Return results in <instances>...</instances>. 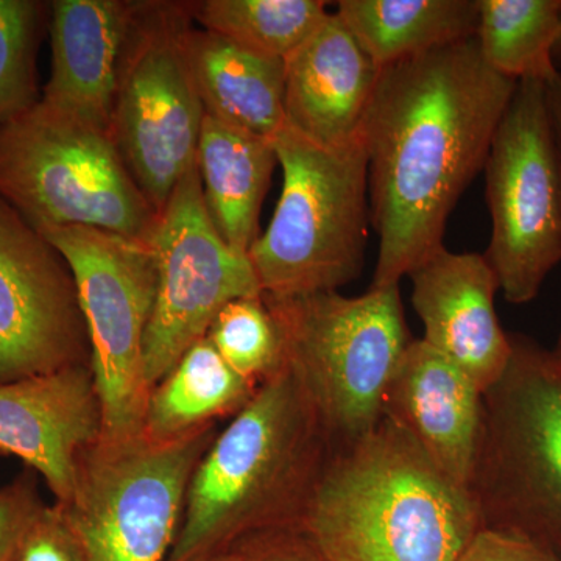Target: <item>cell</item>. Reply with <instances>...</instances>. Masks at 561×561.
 <instances>
[{"label": "cell", "mask_w": 561, "mask_h": 561, "mask_svg": "<svg viewBox=\"0 0 561 561\" xmlns=\"http://www.w3.org/2000/svg\"><path fill=\"white\" fill-rule=\"evenodd\" d=\"M516 87L486 66L474 38L381 69L360 130L379 238L371 287L400 286L443 245Z\"/></svg>", "instance_id": "1"}, {"label": "cell", "mask_w": 561, "mask_h": 561, "mask_svg": "<svg viewBox=\"0 0 561 561\" xmlns=\"http://www.w3.org/2000/svg\"><path fill=\"white\" fill-rule=\"evenodd\" d=\"M331 453L311 398L283 360L203 454L164 561H208L256 531L301 524Z\"/></svg>", "instance_id": "2"}, {"label": "cell", "mask_w": 561, "mask_h": 561, "mask_svg": "<svg viewBox=\"0 0 561 561\" xmlns=\"http://www.w3.org/2000/svg\"><path fill=\"white\" fill-rule=\"evenodd\" d=\"M301 526L330 561H459L482 529L471 491L387 416L332 449Z\"/></svg>", "instance_id": "3"}, {"label": "cell", "mask_w": 561, "mask_h": 561, "mask_svg": "<svg viewBox=\"0 0 561 561\" xmlns=\"http://www.w3.org/2000/svg\"><path fill=\"white\" fill-rule=\"evenodd\" d=\"M273 147L283 191L267 230L249 251L261 294L339 291L364 272L371 224L360 135L323 147L284 125Z\"/></svg>", "instance_id": "4"}, {"label": "cell", "mask_w": 561, "mask_h": 561, "mask_svg": "<svg viewBox=\"0 0 561 561\" xmlns=\"http://www.w3.org/2000/svg\"><path fill=\"white\" fill-rule=\"evenodd\" d=\"M482 397L470 482L482 529L516 535L561 561V365L523 335Z\"/></svg>", "instance_id": "5"}, {"label": "cell", "mask_w": 561, "mask_h": 561, "mask_svg": "<svg viewBox=\"0 0 561 561\" xmlns=\"http://www.w3.org/2000/svg\"><path fill=\"white\" fill-rule=\"evenodd\" d=\"M261 295L278 328L283 360L311 398L332 449L375 430L412 341L400 286L370 287L360 297Z\"/></svg>", "instance_id": "6"}, {"label": "cell", "mask_w": 561, "mask_h": 561, "mask_svg": "<svg viewBox=\"0 0 561 561\" xmlns=\"http://www.w3.org/2000/svg\"><path fill=\"white\" fill-rule=\"evenodd\" d=\"M0 197L39 232L91 227L150 242L160 219L113 136L41 99L0 124Z\"/></svg>", "instance_id": "7"}, {"label": "cell", "mask_w": 561, "mask_h": 561, "mask_svg": "<svg viewBox=\"0 0 561 561\" xmlns=\"http://www.w3.org/2000/svg\"><path fill=\"white\" fill-rule=\"evenodd\" d=\"M216 424L169 442L140 434L99 440L58 504L88 561H164L180 529L187 485Z\"/></svg>", "instance_id": "8"}, {"label": "cell", "mask_w": 561, "mask_h": 561, "mask_svg": "<svg viewBox=\"0 0 561 561\" xmlns=\"http://www.w3.org/2000/svg\"><path fill=\"white\" fill-rule=\"evenodd\" d=\"M194 2H133L111 136L128 172L161 213L197 161L205 110L181 49Z\"/></svg>", "instance_id": "9"}, {"label": "cell", "mask_w": 561, "mask_h": 561, "mask_svg": "<svg viewBox=\"0 0 561 561\" xmlns=\"http://www.w3.org/2000/svg\"><path fill=\"white\" fill-rule=\"evenodd\" d=\"M68 262L91 345L102 409V440L125 442L144 430L150 389L144 342L157 294L150 242L91 227L41 232Z\"/></svg>", "instance_id": "10"}, {"label": "cell", "mask_w": 561, "mask_h": 561, "mask_svg": "<svg viewBox=\"0 0 561 561\" xmlns=\"http://www.w3.org/2000/svg\"><path fill=\"white\" fill-rule=\"evenodd\" d=\"M483 172L491 216L483 256L505 300L526 305L561 262V162L548 83L519 81Z\"/></svg>", "instance_id": "11"}, {"label": "cell", "mask_w": 561, "mask_h": 561, "mask_svg": "<svg viewBox=\"0 0 561 561\" xmlns=\"http://www.w3.org/2000/svg\"><path fill=\"white\" fill-rule=\"evenodd\" d=\"M150 245L157 294L144 342V376L151 391L208 335L228 302L261 295V287L249 256L227 245L214 227L197 161L162 208Z\"/></svg>", "instance_id": "12"}, {"label": "cell", "mask_w": 561, "mask_h": 561, "mask_svg": "<svg viewBox=\"0 0 561 561\" xmlns=\"http://www.w3.org/2000/svg\"><path fill=\"white\" fill-rule=\"evenodd\" d=\"M79 365L91 345L68 262L0 197V382Z\"/></svg>", "instance_id": "13"}, {"label": "cell", "mask_w": 561, "mask_h": 561, "mask_svg": "<svg viewBox=\"0 0 561 561\" xmlns=\"http://www.w3.org/2000/svg\"><path fill=\"white\" fill-rule=\"evenodd\" d=\"M101 437L91 365L0 382V453L39 474L55 504L69 501L80 461Z\"/></svg>", "instance_id": "14"}, {"label": "cell", "mask_w": 561, "mask_h": 561, "mask_svg": "<svg viewBox=\"0 0 561 561\" xmlns=\"http://www.w3.org/2000/svg\"><path fill=\"white\" fill-rule=\"evenodd\" d=\"M408 278L423 341L459 365L479 389H490L511 360L512 339L494 309L500 283L489 261L483 254L454 253L442 245Z\"/></svg>", "instance_id": "15"}, {"label": "cell", "mask_w": 561, "mask_h": 561, "mask_svg": "<svg viewBox=\"0 0 561 561\" xmlns=\"http://www.w3.org/2000/svg\"><path fill=\"white\" fill-rule=\"evenodd\" d=\"M482 397L459 365L423 339H412L387 387L383 416L408 432L453 481L470 490Z\"/></svg>", "instance_id": "16"}, {"label": "cell", "mask_w": 561, "mask_h": 561, "mask_svg": "<svg viewBox=\"0 0 561 561\" xmlns=\"http://www.w3.org/2000/svg\"><path fill=\"white\" fill-rule=\"evenodd\" d=\"M379 76L337 14L328 13L284 60L287 127L319 146H345L360 135Z\"/></svg>", "instance_id": "17"}, {"label": "cell", "mask_w": 561, "mask_h": 561, "mask_svg": "<svg viewBox=\"0 0 561 561\" xmlns=\"http://www.w3.org/2000/svg\"><path fill=\"white\" fill-rule=\"evenodd\" d=\"M133 2H50V79L41 101L110 133Z\"/></svg>", "instance_id": "18"}, {"label": "cell", "mask_w": 561, "mask_h": 561, "mask_svg": "<svg viewBox=\"0 0 561 561\" xmlns=\"http://www.w3.org/2000/svg\"><path fill=\"white\" fill-rule=\"evenodd\" d=\"M181 49L206 116L271 140L283 130L284 60L192 25Z\"/></svg>", "instance_id": "19"}, {"label": "cell", "mask_w": 561, "mask_h": 561, "mask_svg": "<svg viewBox=\"0 0 561 561\" xmlns=\"http://www.w3.org/2000/svg\"><path fill=\"white\" fill-rule=\"evenodd\" d=\"M197 164L214 227L232 250L249 256L260 238V214L278 164L273 140L205 116Z\"/></svg>", "instance_id": "20"}, {"label": "cell", "mask_w": 561, "mask_h": 561, "mask_svg": "<svg viewBox=\"0 0 561 561\" xmlns=\"http://www.w3.org/2000/svg\"><path fill=\"white\" fill-rule=\"evenodd\" d=\"M335 14L383 69L474 38L478 0H341Z\"/></svg>", "instance_id": "21"}, {"label": "cell", "mask_w": 561, "mask_h": 561, "mask_svg": "<svg viewBox=\"0 0 561 561\" xmlns=\"http://www.w3.org/2000/svg\"><path fill=\"white\" fill-rule=\"evenodd\" d=\"M257 383L242 378L217 353L208 337L186 351L147 402L142 434L169 442L216 424L241 411Z\"/></svg>", "instance_id": "22"}, {"label": "cell", "mask_w": 561, "mask_h": 561, "mask_svg": "<svg viewBox=\"0 0 561 561\" xmlns=\"http://www.w3.org/2000/svg\"><path fill=\"white\" fill-rule=\"evenodd\" d=\"M560 31L561 0H478L474 39L482 60L516 83L559 76Z\"/></svg>", "instance_id": "23"}, {"label": "cell", "mask_w": 561, "mask_h": 561, "mask_svg": "<svg viewBox=\"0 0 561 561\" xmlns=\"http://www.w3.org/2000/svg\"><path fill=\"white\" fill-rule=\"evenodd\" d=\"M321 0H205L192 16L203 31L265 55L286 60L328 16Z\"/></svg>", "instance_id": "24"}, {"label": "cell", "mask_w": 561, "mask_h": 561, "mask_svg": "<svg viewBox=\"0 0 561 561\" xmlns=\"http://www.w3.org/2000/svg\"><path fill=\"white\" fill-rule=\"evenodd\" d=\"M50 2L0 0V124L39 102L36 58Z\"/></svg>", "instance_id": "25"}, {"label": "cell", "mask_w": 561, "mask_h": 561, "mask_svg": "<svg viewBox=\"0 0 561 561\" xmlns=\"http://www.w3.org/2000/svg\"><path fill=\"white\" fill-rule=\"evenodd\" d=\"M206 337L232 370L257 386L283 365L278 328L262 295L228 302Z\"/></svg>", "instance_id": "26"}, {"label": "cell", "mask_w": 561, "mask_h": 561, "mask_svg": "<svg viewBox=\"0 0 561 561\" xmlns=\"http://www.w3.org/2000/svg\"><path fill=\"white\" fill-rule=\"evenodd\" d=\"M35 471L0 485V561H16L25 535L44 507Z\"/></svg>", "instance_id": "27"}, {"label": "cell", "mask_w": 561, "mask_h": 561, "mask_svg": "<svg viewBox=\"0 0 561 561\" xmlns=\"http://www.w3.org/2000/svg\"><path fill=\"white\" fill-rule=\"evenodd\" d=\"M16 561H88L60 505L41 508L18 553Z\"/></svg>", "instance_id": "28"}, {"label": "cell", "mask_w": 561, "mask_h": 561, "mask_svg": "<svg viewBox=\"0 0 561 561\" xmlns=\"http://www.w3.org/2000/svg\"><path fill=\"white\" fill-rule=\"evenodd\" d=\"M232 551L241 561H330L301 524L256 531Z\"/></svg>", "instance_id": "29"}, {"label": "cell", "mask_w": 561, "mask_h": 561, "mask_svg": "<svg viewBox=\"0 0 561 561\" xmlns=\"http://www.w3.org/2000/svg\"><path fill=\"white\" fill-rule=\"evenodd\" d=\"M459 561H560L553 553L529 540L481 529L467 546Z\"/></svg>", "instance_id": "30"}, {"label": "cell", "mask_w": 561, "mask_h": 561, "mask_svg": "<svg viewBox=\"0 0 561 561\" xmlns=\"http://www.w3.org/2000/svg\"><path fill=\"white\" fill-rule=\"evenodd\" d=\"M549 106H551L553 130L561 162V73L548 83Z\"/></svg>", "instance_id": "31"}, {"label": "cell", "mask_w": 561, "mask_h": 561, "mask_svg": "<svg viewBox=\"0 0 561 561\" xmlns=\"http://www.w3.org/2000/svg\"><path fill=\"white\" fill-rule=\"evenodd\" d=\"M208 561H241V560H239L238 553H236L231 549V551L220 553V556L214 557V559H209Z\"/></svg>", "instance_id": "32"}, {"label": "cell", "mask_w": 561, "mask_h": 561, "mask_svg": "<svg viewBox=\"0 0 561 561\" xmlns=\"http://www.w3.org/2000/svg\"><path fill=\"white\" fill-rule=\"evenodd\" d=\"M553 357H556L557 362L561 365V332L559 342H557L556 350H552Z\"/></svg>", "instance_id": "33"}, {"label": "cell", "mask_w": 561, "mask_h": 561, "mask_svg": "<svg viewBox=\"0 0 561 561\" xmlns=\"http://www.w3.org/2000/svg\"><path fill=\"white\" fill-rule=\"evenodd\" d=\"M556 60H561V31H560L559 41H557V46H556Z\"/></svg>", "instance_id": "34"}]
</instances>
